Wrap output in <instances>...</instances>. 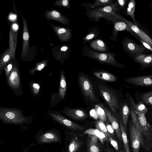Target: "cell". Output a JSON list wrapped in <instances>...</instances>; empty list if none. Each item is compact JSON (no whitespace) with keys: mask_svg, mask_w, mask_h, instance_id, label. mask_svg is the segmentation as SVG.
Segmentation results:
<instances>
[{"mask_svg":"<svg viewBox=\"0 0 152 152\" xmlns=\"http://www.w3.org/2000/svg\"><path fill=\"white\" fill-rule=\"evenodd\" d=\"M0 119L5 124L21 125L29 123L28 118L19 110L7 108L0 109Z\"/></svg>","mask_w":152,"mask_h":152,"instance_id":"obj_1","label":"cell"},{"mask_svg":"<svg viewBox=\"0 0 152 152\" xmlns=\"http://www.w3.org/2000/svg\"><path fill=\"white\" fill-rule=\"evenodd\" d=\"M37 143L42 145L45 144L55 143L60 144L61 137L59 132L55 129H52L44 132L43 129L37 132L35 136Z\"/></svg>","mask_w":152,"mask_h":152,"instance_id":"obj_2","label":"cell"},{"mask_svg":"<svg viewBox=\"0 0 152 152\" xmlns=\"http://www.w3.org/2000/svg\"><path fill=\"white\" fill-rule=\"evenodd\" d=\"M130 144L133 152H139L141 145L144 143V137L136 128L132 120L129 121Z\"/></svg>","mask_w":152,"mask_h":152,"instance_id":"obj_3","label":"cell"},{"mask_svg":"<svg viewBox=\"0 0 152 152\" xmlns=\"http://www.w3.org/2000/svg\"><path fill=\"white\" fill-rule=\"evenodd\" d=\"M99 88L101 94L110 109L113 112H116L117 109H119V106L118 99L115 93L102 84L99 85Z\"/></svg>","mask_w":152,"mask_h":152,"instance_id":"obj_4","label":"cell"},{"mask_svg":"<svg viewBox=\"0 0 152 152\" xmlns=\"http://www.w3.org/2000/svg\"><path fill=\"white\" fill-rule=\"evenodd\" d=\"M49 115L55 121L66 128L81 131L85 129L82 126L67 119L59 114L50 113Z\"/></svg>","mask_w":152,"mask_h":152,"instance_id":"obj_5","label":"cell"},{"mask_svg":"<svg viewBox=\"0 0 152 152\" xmlns=\"http://www.w3.org/2000/svg\"><path fill=\"white\" fill-rule=\"evenodd\" d=\"M80 86L85 96L91 101H97L93 86L89 79L82 75L79 77Z\"/></svg>","mask_w":152,"mask_h":152,"instance_id":"obj_6","label":"cell"},{"mask_svg":"<svg viewBox=\"0 0 152 152\" xmlns=\"http://www.w3.org/2000/svg\"><path fill=\"white\" fill-rule=\"evenodd\" d=\"M124 48L132 57L143 53L147 50L142 45H137L132 39L126 38L123 42Z\"/></svg>","mask_w":152,"mask_h":152,"instance_id":"obj_7","label":"cell"},{"mask_svg":"<svg viewBox=\"0 0 152 152\" xmlns=\"http://www.w3.org/2000/svg\"><path fill=\"white\" fill-rule=\"evenodd\" d=\"M124 80L126 83L135 86L152 87V74L126 78Z\"/></svg>","mask_w":152,"mask_h":152,"instance_id":"obj_8","label":"cell"},{"mask_svg":"<svg viewBox=\"0 0 152 152\" xmlns=\"http://www.w3.org/2000/svg\"><path fill=\"white\" fill-rule=\"evenodd\" d=\"M88 53L90 57L101 63L112 64L116 63L114 55L111 54L99 53L92 50H89Z\"/></svg>","mask_w":152,"mask_h":152,"instance_id":"obj_9","label":"cell"},{"mask_svg":"<svg viewBox=\"0 0 152 152\" xmlns=\"http://www.w3.org/2000/svg\"><path fill=\"white\" fill-rule=\"evenodd\" d=\"M20 14L22 16L23 25V43L21 56V58L25 57L28 55L29 48V34L27 21L21 12Z\"/></svg>","mask_w":152,"mask_h":152,"instance_id":"obj_10","label":"cell"},{"mask_svg":"<svg viewBox=\"0 0 152 152\" xmlns=\"http://www.w3.org/2000/svg\"><path fill=\"white\" fill-rule=\"evenodd\" d=\"M65 152H77L83 143L76 137L71 138L66 133Z\"/></svg>","mask_w":152,"mask_h":152,"instance_id":"obj_11","label":"cell"},{"mask_svg":"<svg viewBox=\"0 0 152 152\" xmlns=\"http://www.w3.org/2000/svg\"><path fill=\"white\" fill-rule=\"evenodd\" d=\"M121 20L124 21L141 39L148 43L152 47V39L143 30L130 21L121 17Z\"/></svg>","mask_w":152,"mask_h":152,"instance_id":"obj_12","label":"cell"},{"mask_svg":"<svg viewBox=\"0 0 152 152\" xmlns=\"http://www.w3.org/2000/svg\"><path fill=\"white\" fill-rule=\"evenodd\" d=\"M58 39L61 42L69 41L71 37V31L69 29L53 25L49 23Z\"/></svg>","mask_w":152,"mask_h":152,"instance_id":"obj_13","label":"cell"},{"mask_svg":"<svg viewBox=\"0 0 152 152\" xmlns=\"http://www.w3.org/2000/svg\"><path fill=\"white\" fill-rule=\"evenodd\" d=\"M44 14L45 17L48 19L55 20L64 25H69V21L68 19L57 11L55 10L45 11Z\"/></svg>","mask_w":152,"mask_h":152,"instance_id":"obj_14","label":"cell"},{"mask_svg":"<svg viewBox=\"0 0 152 152\" xmlns=\"http://www.w3.org/2000/svg\"><path fill=\"white\" fill-rule=\"evenodd\" d=\"M8 78V83L11 87L18 89L20 86V79L17 66L15 65Z\"/></svg>","mask_w":152,"mask_h":152,"instance_id":"obj_15","label":"cell"},{"mask_svg":"<svg viewBox=\"0 0 152 152\" xmlns=\"http://www.w3.org/2000/svg\"><path fill=\"white\" fill-rule=\"evenodd\" d=\"M98 139L96 136L89 134L87 142V152H102Z\"/></svg>","mask_w":152,"mask_h":152,"instance_id":"obj_16","label":"cell"},{"mask_svg":"<svg viewBox=\"0 0 152 152\" xmlns=\"http://www.w3.org/2000/svg\"><path fill=\"white\" fill-rule=\"evenodd\" d=\"M104 109L109 120L111 123L112 126L115 131L118 139L120 142H122V139L121 130L116 119L106 108L104 107Z\"/></svg>","mask_w":152,"mask_h":152,"instance_id":"obj_17","label":"cell"},{"mask_svg":"<svg viewBox=\"0 0 152 152\" xmlns=\"http://www.w3.org/2000/svg\"><path fill=\"white\" fill-rule=\"evenodd\" d=\"M117 6V4H114L111 5H110L103 7L100 8L91 12V15L96 17L103 14H115Z\"/></svg>","mask_w":152,"mask_h":152,"instance_id":"obj_18","label":"cell"},{"mask_svg":"<svg viewBox=\"0 0 152 152\" xmlns=\"http://www.w3.org/2000/svg\"><path fill=\"white\" fill-rule=\"evenodd\" d=\"M132 57L137 62L142 66H147L152 65V54H140Z\"/></svg>","mask_w":152,"mask_h":152,"instance_id":"obj_19","label":"cell"},{"mask_svg":"<svg viewBox=\"0 0 152 152\" xmlns=\"http://www.w3.org/2000/svg\"><path fill=\"white\" fill-rule=\"evenodd\" d=\"M65 113L68 117L77 120L85 119L88 116L84 111L79 109H69L66 111Z\"/></svg>","mask_w":152,"mask_h":152,"instance_id":"obj_20","label":"cell"},{"mask_svg":"<svg viewBox=\"0 0 152 152\" xmlns=\"http://www.w3.org/2000/svg\"><path fill=\"white\" fill-rule=\"evenodd\" d=\"M134 113L142 128L144 134L147 135L148 132L151 128V126L147 120L145 116V114L138 112Z\"/></svg>","mask_w":152,"mask_h":152,"instance_id":"obj_21","label":"cell"},{"mask_svg":"<svg viewBox=\"0 0 152 152\" xmlns=\"http://www.w3.org/2000/svg\"><path fill=\"white\" fill-rule=\"evenodd\" d=\"M129 101L131 108V109L134 113L138 112L145 114L148 112V108L141 101L139 102L137 104H136L131 96L129 98Z\"/></svg>","mask_w":152,"mask_h":152,"instance_id":"obj_22","label":"cell"},{"mask_svg":"<svg viewBox=\"0 0 152 152\" xmlns=\"http://www.w3.org/2000/svg\"><path fill=\"white\" fill-rule=\"evenodd\" d=\"M17 33L11 28L9 34V44L13 59L15 58V53L17 42Z\"/></svg>","mask_w":152,"mask_h":152,"instance_id":"obj_23","label":"cell"},{"mask_svg":"<svg viewBox=\"0 0 152 152\" xmlns=\"http://www.w3.org/2000/svg\"><path fill=\"white\" fill-rule=\"evenodd\" d=\"M13 59L10 48H8L3 54L0 60V69L1 70L5 66Z\"/></svg>","mask_w":152,"mask_h":152,"instance_id":"obj_24","label":"cell"},{"mask_svg":"<svg viewBox=\"0 0 152 152\" xmlns=\"http://www.w3.org/2000/svg\"><path fill=\"white\" fill-rule=\"evenodd\" d=\"M119 126L121 130L122 141L124 145V152H130L126 131L125 129L122 121L120 120H119Z\"/></svg>","mask_w":152,"mask_h":152,"instance_id":"obj_25","label":"cell"},{"mask_svg":"<svg viewBox=\"0 0 152 152\" xmlns=\"http://www.w3.org/2000/svg\"><path fill=\"white\" fill-rule=\"evenodd\" d=\"M94 75L97 77L104 80L114 82L116 80V77L110 73L104 72H95L93 73Z\"/></svg>","mask_w":152,"mask_h":152,"instance_id":"obj_26","label":"cell"},{"mask_svg":"<svg viewBox=\"0 0 152 152\" xmlns=\"http://www.w3.org/2000/svg\"><path fill=\"white\" fill-rule=\"evenodd\" d=\"M86 134L96 136L100 140L102 143H103L105 141L107 142L109 141L104 134L96 129H88L84 132V134Z\"/></svg>","mask_w":152,"mask_h":152,"instance_id":"obj_27","label":"cell"},{"mask_svg":"<svg viewBox=\"0 0 152 152\" xmlns=\"http://www.w3.org/2000/svg\"><path fill=\"white\" fill-rule=\"evenodd\" d=\"M131 110L127 104L126 103L124 104L121 110L122 122L126 131L128 119L131 113Z\"/></svg>","mask_w":152,"mask_h":152,"instance_id":"obj_28","label":"cell"},{"mask_svg":"<svg viewBox=\"0 0 152 152\" xmlns=\"http://www.w3.org/2000/svg\"><path fill=\"white\" fill-rule=\"evenodd\" d=\"M66 88V84L64 72L62 71L61 75L59 95L62 99L64 97Z\"/></svg>","mask_w":152,"mask_h":152,"instance_id":"obj_29","label":"cell"},{"mask_svg":"<svg viewBox=\"0 0 152 152\" xmlns=\"http://www.w3.org/2000/svg\"><path fill=\"white\" fill-rule=\"evenodd\" d=\"M91 46L93 49L99 51L106 50V47L104 42L101 40H95L91 44Z\"/></svg>","mask_w":152,"mask_h":152,"instance_id":"obj_30","label":"cell"},{"mask_svg":"<svg viewBox=\"0 0 152 152\" xmlns=\"http://www.w3.org/2000/svg\"><path fill=\"white\" fill-rule=\"evenodd\" d=\"M135 2L134 0H131L129 3L127 9V13L133 19L134 24L137 26L134 18V12L135 10Z\"/></svg>","mask_w":152,"mask_h":152,"instance_id":"obj_31","label":"cell"},{"mask_svg":"<svg viewBox=\"0 0 152 152\" xmlns=\"http://www.w3.org/2000/svg\"><path fill=\"white\" fill-rule=\"evenodd\" d=\"M141 98L142 102L149 106L152 107V90L143 93Z\"/></svg>","mask_w":152,"mask_h":152,"instance_id":"obj_32","label":"cell"},{"mask_svg":"<svg viewBox=\"0 0 152 152\" xmlns=\"http://www.w3.org/2000/svg\"><path fill=\"white\" fill-rule=\"evenodd\" d=\"M114 28L116 31H126L131 33L133 31L124 22L120 21L116 22L114 25Z\"/></svg>","mask_w":152,"mask_h":152,"instance_id":"obj_33","label":"cell"},{"mask_svg":"<svg viewBox=\"0 0 152 152\" xmlns=\"http://www.w3.org/2000/svg\"><path fill=\"white\" fill-rule=\"evenodd\" d=\"M95 124L96 129L104 134L108 139L109 133L107 131L106 126L103 121L101 120L97 121L95 122Z\"/></svg>","mask_w":152,"mask_h":152,"instance_id":"obj_34","label":"cell"},{"mask_svg":"<svg viewBox=\"0 0 152 152\" xmlns=\"http://www.w3.org/2000/svg\"><path fill=\"white\" fill-rule=\"evenodd\" d=\"M95 107L100 120L103 121H106L107 120V116L104 110L99 105H96Z\"/></svg>","mask_w":152,"mask_h":152,"instance_id":"obj_35","label":"cell"},{"mask_svg":"<svg viewBox=\"0 0 152 152\" xmlns=\"http://www.w3.org/2000/svg\"><path fill=\"white\" fill-rule=\"evenodd\" d=\"M48 60L44 59L40 62L37 63L35 66L30 71V73L33 75L36 71H40L42 69L48 64Z\"/></svg>","mask_w":152,"mask_h":152,"instance_id":"obj_36","label":"cell"},{"mask_svg":"<svg viewBox=\"0 0 152 152\" xmlns=\"http://www.w3.org/2000/svg\"><path fill=\"white\" fill-rule=\"evenodd\" d=\"M113 1L110 0H97L91 7L94 8L96 7L102 6H108L112 4Z\"/></svg>","mask_w":152,"mask_h":152,"instance_id":"obj_37","label":"cell"},{"mask_svg":"<svg viewBox=\"0 0 152 152\" xmlns=\"http://www.w3.org/2000/svg\"><path fill=\"white\" fill-rule=\"evenodd\" d=\"M54 6H62L67 8L69 9L70 4L68 0H59L56 1L54 2Z\"/></svg>","mask_w":152,"mask_h":152,"instance_id":"obj_38","label":"cell"},{"mask_svg":"<svg viewBox=\"0 0 152 152\" xmlns=\"http://www.w3.org/2000/svg\"><path fill=\"white\" fill-rule=\"evenodd\" d=\"M132 34L142 44V45L145 47L147 50H149L150 51L152 52V47L149 45L148 43H147L141 39L134 32L132 33Z\"/></svg>","mask_w":152,"mask_h":152,"instance_id":"obj_39","label":"cell"},{"mask_svg":"<svg viewBox=\"0 0 152 152\" xmlns=\"http://www.w3.org/2000/svg\"><path fill=\"white\" fill-rule=\"evenodd\" d=\"M108 139L112 145L114 147V149L117 151L119 150V147L118 143L117 141L113 138L111 135L109 133L108 135Z\"/></svg>","mask_w":152,"mask_h":152,"instance_id":"obj_40","label":"cell"},{"mask_svg":"<svg viewBox=\"0 0 152 152\" xmlns=\"http://www.w3.org/2000/svg\"><path fill=\"white\" fill-rule=\"evenodd\" d=\"M12 63H10L4 68L5 74L7 77H8L10 73L13 68Z\"/></svg>","mask_w":152,"mask_h":152,"instance_id":"obj_41","label":"cell"},{"mask_svg":"<svg viewBox=\"0 0 152 152\" xmlns=\"http://www.w3.org/2000/svg\"><path fill=\"white\" fill-rule=\"evenodd\" d=\"M40 88V86L38 83H34L33 84V91L35 94H37L38 93Z\"/></svg>","mask_w":152,"mask_h":152,"instance_id":"obj_42","label":"cell"},{"mask_svg":"<svg viewBox=\"0 0 152 152\" xmlns=\"http://www.w3.org/2000/svg\"><path fill=\"white\" fill-rule=\"evenodd\" d=\"M106 127L108 133L110 134L111 135H113L114 134V130L112 125L107 124L106 126Z\"/></svg>","mask_w":152,"mask_h":152,"instance_id":"obj_43","label":"cell"},{"mask_svg":"<svg viewBox=\"0 0 152 152\" xmlns=\"http://www.w3.org/2000/svg\"><path fill=\"white\" fill-rule=\"evenodd\" d=\"M95 35L94 34H91L87 35L85 38V40H89L93 39Z\"/></svg>","mask_w":152,"mask_h":152,"instance_id":"obj_44","label":"cell"},{"mask_svg":"<svg viewBox=\"0 0 152 152\" xmlns=\"http://www.w3.org/2000/svg\"><path fill=\"white\" fill-rule=\"evenodd\" d=\"M11 28L14 31H16L18 29V26L16 23H14L12 25Z\"/></svg>","mask_w":152,"mask_h":152,"instance_id":"obj_45","label":"cell"},{"mask_svg":"<svg viewBox=\"0 0 152 152\" xmlns=\"http://www.w3.org/2000/svg\"><path fill=\"white\" fill-rule=\"evenodd\" d=\"M117 1L121 7H123L125 4L126 0H118Z\"/></svg>","mask_w":152,"mask_h":152,"instance_id":"obj_46","label":"cell"},{"mask_svg":"<svg viewBox=\"0 0 152 152\" xmlns=\"http://www.w3.org/2000/svg\"><path fill=\"white\" fill-rule=\"evenodd\" d=\"M35 145H36L34 143H31L29 145V146L28 147H27V148H25L24 149V150H23V152H27L28 151V150L29 148L31 146H31H33Z\"/></svg>","mask_w":152,"mask_h":152,"instance_id":"obj_47","label":"cell"},{"mask_svg":"<svg viewBox=\"0 0 152 152\" xmlns=\"http://www.w3.org/2000/svg\"><path fill=\"white\" fill-rule=\"evenodd\" d=\"M105 152H114L113 151L109 148H107L105 149Z\"/></svg>","mask_w":152,"mask_h":152,"instance_id":"obj_48","label":"cell"},{"mask_svg":"<svg viewBox=\"0 0 152 152\" xmlns=\"http://www.w3.org/2000/svg\"><path fill=\"white\" fill-rule=\"evenodd\" d=\"M68 48L66 46H63L61 48V50L63 51H66L67 50Z\"/></svg>","mask_w":152,"mask_h":152,"instance_id":"obj_49","label":"cell"},{"mask_svg":"<svg viewBox=\"0 0 152 152\" xmlns=\"http://www.w3.org/2000/svg\"><path fill=\"white\" fill-rule=\"evenodd\" d=\"M119 152H124V151L121 149Z\"/></svg>","mask_w":152,"mask_h":152,"instance_id":"obj_50","label":"cell"}]
</instances>
